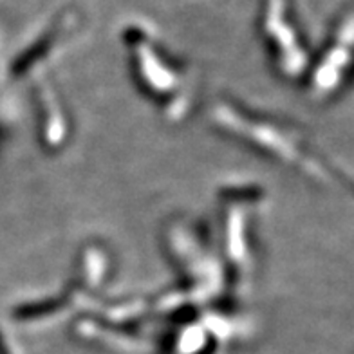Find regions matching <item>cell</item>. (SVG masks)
Masks as SVG:
<instances>
[{
    "mask_svg": "<svg viewBox=\"0 0 354 354\" xmlns=\"http://www.w3.org/2000/svg\"><path fill=\"white\" fill-rule=\"evenodd\" d=\"M212 120L219 129L246 141L279 163L299 168L317 181L326 183L331 179V168L318 159L320 156L315 154L308 140L293 127L273 118L261 116L228 100L215 103Z\"/></svg>",
    "mask_w": 354,
    "mask_h": 354,
    "instance_id": "6da1fadb",
    "label": "cell"
},
{
    "mask_svg": "<svg viewBox=\"0 0 354 354\" xmlns=\"http://www.w3.org/2000/svg\"><path fill=\"white\" fill-rule=\"evenodd\" d=\"M134 69L140 87L158 103L165 116L181 120L190 107L194 85L179 64L163 58L158 49L136 47Z\"/></svg>",
    "mask_w": 354,
    "mask_h": 354,
    "instance_id": "7a4b0ae2",
    "label": "cell"
},
{
    "mask_svg": "<svg viewBox=\"0 0 354 354\" xmlns=\"http://www.w3.org/2000/svg\"><path fill=\"white\" fill-rule=\"evenodd\" d=\"M253 194L226 196V262L235 280H244L253 270V233L248 215L255 210Z\"/></svg>",
    "mask_w": 354,
    "mask_h": 354,
    "instance_id": "3957f363",
    "label": "cell"
},
{
    "mask_svg": "<svg viewBox=\"0 0 354 354\" xmlns=\"http://www.w3.org/2000/svg\"><path fill=\"white\" fill-rule=\"evenodd\" d=\"M347 29V28H345ZM340 31V40H335L331 47H327L318 64L309 71L308 93L313 100H326L342 87L344 75L349 69V47L351 35L342 40L344 31Z\"/></svg>",
    "mask_w": 354,
    "mask_h": 354,
    "instance_id": "277c9868",
    "label": "cell"
}]
</instances>
